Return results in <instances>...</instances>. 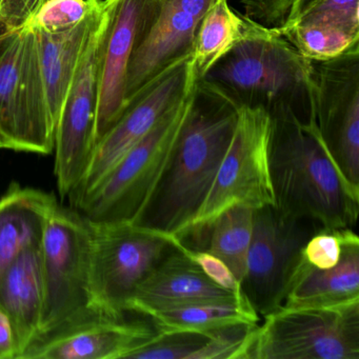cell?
<instances>
[{
	"label": "cell",
	"instance_id": "cell-1",
	"mask_svg": "<svg viewBox=\"0 0 359 359\" xmlns=\"http://www.w3.org/2000/svg\"><path fill=\"white\" fill-rule=\"evenodd\" d=\"M269 163L275 207L321 230L353 229L359 214V188L341 173L314 119L293 112L270 114Z\"/></svg>",
	"mask_w": 359,
	"mask_h": 359
},
{
	"label": "cell",
	"instance_id": "cell-2",
	"mask_svg": "<svg viewBox=\"0 0 359 359\" xmlns=\"http://www.w3.org/2000/svg\"><path fill=\"white\" fill-rule=\"evenodd\" d=\"M238 107L197 81L169 167L137 224L180 239L213 184L236 127Z\"/></svg>",
	"mask_w": 359,
	"mask_h": 359
},
{
	"label": "cell",
	"instance_id": "cell-3",
	"mask_svg": "<svg viewBox=\"0 0 359 359\" xmlns=\"http://www.w3.org/2000/svg\"><path fill=\"white\" fill-rule=\"evenodd\" d=\"M198 81L237 107H260L270 114L287 110L302 121L313 119L312 62L279 29L241 41Z\"/></svg>",
	"mask_w": 359,
	"mask_h": 359
},
{
	"label": "cell",
	"instance_id": "cell-4",
	"mask_svg": "<svg viewBox=\"0 0 359 359\" xmlns=\"http://www.w3.org/2000/svg\"><path fill=\"white\" fill-rule=\"evenodd\" d=\"M195 87L72 209L91 224H137L169 167Z\"/></svg>",
	"mask_w": 359,
	"mask_h": 359
},
{
	"label": "cell",
	"instance_id": "cell-5",
	"mask_svg": "<svg viewBox=\"0 0 359 359\" xmlns=\"http://www.w3.org/2000/svg\"><path fill=\"white\" fill-rule=\"evenodd\" d=\"M270 113L260 107H238L236 127L205 203L178 241L203 250L214 220L236 205H275L271 182ZM184 245V243H182Z\"/></svg>",
	"mask_w": 359,
	"mask_h": 359
},
{
	"label": "cell",
	"instance_id": "cell-6",
	"mask_svg": "<svg viewBox=\"0 0 359 359\" xmlns=\"http://www.w3.org/2000/svg\"><path fill=\"white\" fill-rule=\"evenodd\" d=\"M241 359H359V298L281 308L254 327Z\"/></svg>",
	"mask_w": 359,
	"mask_h": 359
},
{
	"label": "cell",
	"instance_id": "cell-7",
	"mask_svg": "<svg viewBox=\"0 0 359 359\" xmlns=\"http://www.w3.org/2000/svg\"><path fill=\"white\" fill-rule=\"evenodd\" d=\"M41 249L43 309L37 339L100 311L92 293L89 222L74 209L56 205L48 218Z\"/></svg>",
	"mask_w": 359,
	"mask_h": 359
},
{
	"label": "cell",
	"instance_id": "cell-8",
	"mask_svg": "<svg viewBox=\"0 0 359 359\" xmlns=\"http://www.w3.org/2000/svg\"><path fill=\"white\" fill-rule=\"evenodd\" d=\"M114 0H102L67 94L55 132V176L62 198L70 196L91 163L104 45Z\"/></svg>",
	"mask_w": 359,
	"mask_h": 359
},
{
	"label": "cell",
	"instance_id": "cell-9",
	"mask_svg": "<svg viewBox=\"0 0 359 359\" xmlns=\"http://www.w3.org/2000/svg\"><path fill=\"white\" fill-rule=\"evenodd\" d=\"M0 132L11 150L50 154L55 146L36 32L26 24L12 33L0 53Z\"/></svg>",
	"mask_w": 359,
	"mask_h": 359
},
{
	"label": "cell",
	"instance_id": "cell-10",
	"mask_svg": "<svg viewBox=\"0 0 359 359\" xmlns=\"http://www.w3.org/2000/svg\"><path fill=\"white\" fill-rule=\"evenodd\" d=\"M318 231L313 222L283 213L275 205L254 210L241 291L260 319L283 308L306 264L304 245Z\"/></svg>",
	"mask_w": 359,
	"mask_h": 359
},
{
	"label": "cell",
	"instance_id": "cell-11",
	"mask_svg": "<svg viewBox=\"0 0 359 359\" xmlns=\"http://www.w3.org/2000/svg\"><path fill=\"white\" fill-rule=\"evenodd\" d=\"M89 224L94 306L110 316L127 314L138 285L175 248L174 237L134 222Z\"/></svg>",
	"mask_w": 359,
	"mask_h": 359
},
{
	"label": "cell",
	"instance_id": "cell-12",
	"mask_svg": "<svg viewBox=\"0 0 359 359\" xmlns=\"http://www.w3.org/2000/svg\"><path fill=\"white\" fill-rule=\"evenodd\" d=\"M191 55L159 73L133 100L96 144L91 163L69 199L74 207L159 121L196 85Z\"/></svg>",
	"mask_w": 359,
	"mask_h": 359
},
{
	"label": "cell",
	"instance_id": "cell-13",
	"mask_svg": "<svg viewBox=\"0 0 359 359\" xmlns=\"http://www.w3.org/2000/svg\"><path fill=\"white\" fill-rule=\"evenodd\" d=\"M311 62L315 125L338 169L359 188V49Z\"/></svg>",
	"mask_w": 359,
	"mask_h": 359
},
{
	"label": "cell",
	"instance_id": "cell-14",
	"mask_svg": "<svg viewBox=\"0 0 359 359\" xmlns=\"http://www.w3.org/2000/svg\"><path fill=\"white\" fill-rule=\"evenodd\" d=\"M129 313L98 311L39 337L20 359H127L161 333L149 317L130 318Z\"/></svg>",
	"mask_w": 359,
	"mask_h": 359
},
{
	"label": "cell",
	"instance_id": "cell-15",
	"mask_svg": "<svg viewBox=\"0 0 359 359\" xmlns=\"http://www.w3.org/2000/svg\"><path fill=\"white\" fill-rule=\"evenodd\" d=\"M161 4L163 0H114L100 74L97 142L127 109L126 85L130 62L156 20Z\"/></svg>",
	"mask_w": 359,
	"mask_h": 359
},
{
	"label": "cell",
	"instance_id": "cell-16",
	"mask_svg": "<svg viewBox=\"0 0 359 359\" xmlns=\"http://www.w3.org/2000/svg\"><path fill=\"white\" fill-rule=\"evenodd\" d=\"M215 0H163L128 69L127 108L159 73L192 53L199 24ZM127 110V109H126Z\"/></svg>",
	"mask_w": 359,
	"mask_h": 359
},
{
	"label": "cell",
	"instance_id": "cell-17",
	"mask_svg": "<svg viewBox=\"0 0 359 359\" xmlns=\"http://www.w3.org/2000/svg\"><path fill=\"white\" fill-rule=\"evenodd\" d=\"M241 298H245L243 294L234 293L211 280L175 241V248L138 285L128 302L127 311L147 316L163 309Z\"/></svg>",
	"mask_w": 359,
	"mask_h": 359
},
{
	"label": "cell",
	"instance_id": "cell-18",
	"mask_svg": "<svg viewBox=\"0 0 359 359\" xmlns=\"http://www.w3.org/2000/svg\"><path fill=\"white\" fill-rule=\"evenodd\" d=\"M0 309L11 321L18 358L37 339L43 309L41 245L20 254L0 275Z\"/></svg>",
	"mask_w": 359,
	"mask_h": 359
},
{
	"label": "cell",
	"instance_id": "cell-19",
	"mask_svg": "<svg viewBox=\"0 0 359 359\" xmlns=\"http://www.w3.org/2000/svg\"><path fill=\"white\" fill-rule=\"evenodd\" d=\"M53 195L13 184L0 198V275L29 248L41 245Z\"/></svg>",
	"mask_w": 359,
	"mask_h": 359
},
{
	"label": "cell",
	"instance_id": "cell-20",
	"mask_svg": "<svg viewBox=\"0 0 359 359\" xmlns=\"http://www.w3.org/2000/svg\"><path fill=\"white\" fill-rule=\"evenodd\" d=\"M102 4V0L81 24L69 30L57 33L34 30L48 106L55 128L88 35Z\"/></svg>",
	"mask_w": 359,
	"mask_h": 359
},
{
	"label": "cell",
	"instance_id": "cell-21",
	"mask_svg": "<svg viewBox=\"0 0 359 359\" xmlns=\"http://www.w3.org/2000/svg\"><path fill=\"white\" fill-rule=\"evenodd\" d=\"M355 298H359L358 236L344 241L333 268L319 270L306 262L283 308L327 306Z\"/></svg>",
	"mask_w": 359,
	"mask_h": 359
},
{
	"label": "cell",
	"instance_id": "cell-22",
	"mask_svg": "<svg viewBox=\"0 0 359 359\" xmlns=\"http://www.w3.org/2000/svg\"><path fill=\"white\" fill-rule=\"evenodd\" d=\"M268 29L235 11L228 0H215L199 24L191 53L197 79H201L235 46L262 34Z\"/></svg>",
	"mask_w": 359,
	"mask_h": 359
},
{
	"label": "cell",
	"instance_id": "cell-23",
	"mask_svg": "<svg viewBox=\"0 0 359 359\" xmlns=\"http://www.w3.org/2000/svg\"><path fill=\"white\" fill-rule=\"evenodd\" d=\"M161 332H207L237 323H258L245 298L231 302H199L154 311L147 315Z\"/></svg>",
	"mask_w": 359,
	"mask_h": 359
},
{
	"label": "cell",
	"instance_id": "cell-24",
	"mask_svg": "<svg viewBox=\"0 0 359 359\" xmlns=\"http://www.w3.org/2000/svg\"><path fill=\"white\" fill-rule=\"evenodd\" d=\"M254 209L245 205L231 208L218 216L208 231L205 251L217 256L243 280L253 231Z\"/></svg>",
	"mask_w": 359,
	"mask_h": 359
},
{
	"label": "cell",
	"instance_id": "cell-25",
	"mask_svg": "<svg viewBox=\"0 0 359 359\" xmlns=\"http://www.w3.org/2000/svg\"><path fill=\"white\" fill-rule=\"evenodd\" d=\"M279 31L302 56L311 60H330L359 49V35L340 29L296 25L281 27Z\"/></svg>",
	"mask_w": 359,
	"mask_h": 359
},
{
	"label": "cell",
	"instance_id": "cell-26",
	"mask_svg": "<svg viewBox=\"0 0 359 359\" xmlns=\"http://www.w3.org/2000/svg\"><path fill=\"white\" fill-rule=\"evenodd\" d=\"M296 25L330 27L359 35V0H292L281 27Z\"/></svg>",
	"mask_w": 359,
	"mask_h": 359
},
{
	"label": "cell",
	"instance_id": "cell-27",
	"mask_svg": "<svg viewBox=\"0 0 359 359\" xmlns=\"http://www.w3.org/2000/svg\"><path fill=\"white\" fill-rule=\"evenodd\" d=\"M102 0H46L24 22L33 30L57 33L81 24Z\"/></svg>",
	"mask_w": 359,
	"mask_h": 359
},
{
	"label": "cell",
	"instance_id": "cell-28",
	"mask_svg": "<svg viewBox=\"0 0 359 359\" xmlns=\"http://www.w3.org/2000/svg\"><path fill=\"white\" fill-rule=\"evenodd\" d=\"M209 338L210 332H161L127 359H193Z\"/></svg>",
	"mask_w": 359,
	"mask_h": 359
},
{
	"label": "cell",
	"instance_id": "cell-29",
	"mask_svg": "<svg viewBox=\"0 0 359 359\" xmlns=\"http://www.w3.org/2000/svg\"><path fill=\"white\" fill-rule=\"evenodd\" d=\"M258 323H237L210 332L207 344L193 359H241L250 333Z\"/></svg>",
	"mask_w": 359,
	"mask_h": 359
},
{
	"label": "cell",
	"instance_id": "cell-30",
	"mask_svg": "<svg viewBox=\"0 0 359 359\" xmlns=\"http://www.w3.org/2000/svg\"><path fill=\"white\" fill-rule=\"evenodd\" d=\"M357 236L353 229L321 230L315 233L304 245L302 255L306 264L319 270L333 268L341 257L344 241Z\"/></svg>",
	"mask_w": 359,
	"mask_h": 359
},
{
	"label": "cell",
	"instance_id": "cell-31",
	"mask_svg": "<svg viewBox=\"0 0 359 359\" xmlns=\"http://www.w3.org/2000/svg\"><path fill=\"white\" fill-rule=\"evenodd\" d=\"M176 245L187 254L193 262L198 264L199 268L205 272L214 283L224 289L230 290L236 294H241V283L237 280L232 271L217 256L213 255L205 250L191 249L182 245L175 238Z\"/></svg>",
	"mask_w": 359,
	"mask_h": 359
},
{
	"label": "cell",
	"instance_id": "cell-32",
	"mask_svg": "<svg viewBox=\"0 0 359 359\" xmlns=\"http://www.w3.org/2000/svg\"><path fill=\"white\" fill-rule=\"evenodd\" d=\"M245 15L266 28L279 29L285 24L292 0H237Z\"/></svg>",
	"mask_w": 359,
	"mask_h": 359
},
{
	"label": "cell",
	"instance_id": "cell-33",
	"mask_svg": "<svg viewBox=\"0 0 359 359\" xmlns=\"http://www.w3.org/2000/svg\"><path fill=\"white\" fill-rule=\"evenodd\" d=\"M46 0H10L0 13V18L9 26L18 28L28 20Z\"/></svg>",
	"mask_w": 359,
	"mask_h": 359
},
{
	"label": "cell",
	"instance_id": "cell-34",
	"mask_svg": "<svg viewBox=\"0 0 359 359\" xmlns=\"http://www.w3.org/2000/svg\"><path fill=\"white\" fill-rule=\"evenodd\" d=\"M18 358V346L11 321L0 309V359Z\"/></svg>",
	"mask_w": 359,
	"mask_h": 359
},
{
	"label": "cell",
	"instance_id": "cell-35",
	"mask_svg": "<svg viewBox=\"0 0 359 359\" xmlns=\"http://www.w3.org/2000/svg\"><path fill=\"white\" fill-rule=\"evenodd\" d=\"M18 28L9 26L7 22L0 20V53L3 51L4 47L7 43L8 39L11 36L12 33Z\"/></svg>",
	"mask_w": 359,
	"mask_h": 359
},
{
	"label": "cell",
	"instance_id": "cell-36",
	"mask_svg": "<svg viewBox=\"0 0 359 359\" xmlns=\"http://www.w3.org/2000/svg\"><path fill=\"white\" fill-rule=\"evenodd\" d=\"M0 149H9L11 150V144L8 142L7 138L0 132Z\"/></svg>",
	"mask_w": 359,
	"mask_h": 359
},
{
	"label": "cell",
	"instance_id": "cell-37",
	"mask_svg": "<svg viewBox=\"0 0 359 359\" xmlns=\"http://www.w3.org/2000/svg\"><path fill=\"white\" fill-rule=\"evenodd\" d=\"M10 0H0V13L5 9L6 6L9 4Z\"/></svg>",
	"mask_w": 359,
	"mask_h": 359
}]
</instances>
